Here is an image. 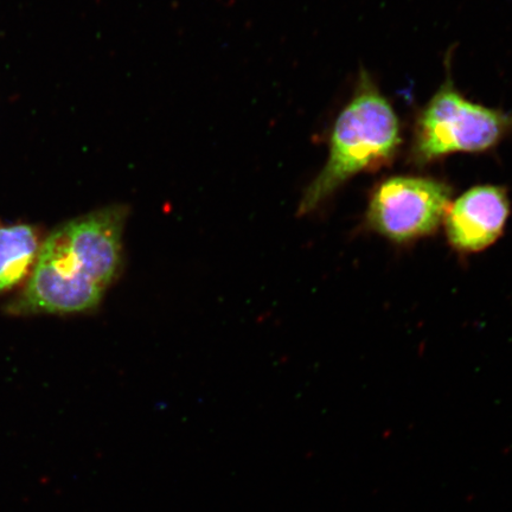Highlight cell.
<instances>
[{
	"label": "cell",
	"instance_id": "obj_4",
	"mask_svg": "<svg viewBox=\"0 0 512 512\" xmlns=\"http://www.w3.org/2000/svg\"><path fill=\"white\" fill-rule=\"evenodd\" d=\"M451 197L452 189L439 179L389 177L371 192L367 227L395 245H411L437 232Z\"/></svg>",
	"mask_w": 512,
	"mask_h": 512
},
{
	"label": "cell",
	"instance_id": "obj_1",
	"mask_svg": "<svg viewBox=\"0 0 512 512\" xmlns=\"http://www.w3.org/2000/svg\"><path fill=\"white\" fill-rule=\"evenodd\" d=\"M127 216V207L113 204L56 228L12 310L68 315L95 309L120 271Z\"/></svg>",
	"mask_w": 512,
	"mask_h": 512
},
{
	"label": "cell",
	"instance_id": "obj_6",
	"mask_svg": "<svg viewBox=\"0 0 512 512\" xmlns=\"http://www.w3.org/2000/svg\"><path fill=\"white\" fill-rule=\"evenodd\" d=\"M42 243L40 233L30 224L0 227V292L12 290L28 278Z\"/></svg>",
	"mask_w": 512,
	"mask_h": 512
},
{
	"label": "cell",
	"instance_id": "obj_5",
	"mask_svg": "<svg viewBox=\"0 0 512 512\" xmlns=\"http://www.w3.org/2000/svg\"><path fill=\"white\" fill-rule=\"evenodd\" d=\"M510 216L508 192L497 185H478L451 202L444 219L454 251L476 254L501 239Z\"/></svg>",
	"mask_w": 512,
	"mask_h": 512
},
{
	"label": "cell",
	"instance_id": "obj_3",
	"mask_svg": "<svg viewBox=\"0 0 512 512\" xmlns=\"http://www.w3.org/2000/svg\"><path fill=\"white\" fill-rule=\"evenodd\" d=\"M511 132V114L467 100L448 74L416 119L411 159L427 165L451 153L488 151Z\"/></svg>",
	"mask_w": 512,
	"mask_h": 512
},
{
	"label": "cell",
	"instance_id": "obj_2",
	"mask_svg": "<svg viewBox=\"0 0 512 512\" xmlns=\"http://www.w3.org/2000/svg\"><path fill=\"white\" fill-rule=\"evenodd\" d=\"M401 145L399 119L389 101L362 72L349 104L339 113L324 168L307 185L298 215L316 211L352 177L388 165Z\"/></svg>",
	"mask_w": 512,
	"mask_h": 512
}]
</instances>
